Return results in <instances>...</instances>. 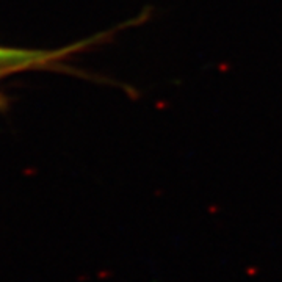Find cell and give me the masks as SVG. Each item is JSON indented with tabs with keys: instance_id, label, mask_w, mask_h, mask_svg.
I'll return each mask as SVG.
<instances>
[{
	"instance_id": "cell-1",
	"label": "cell",
	"mask_w": 282,
	"mask_h": 282,
	"mask_svg": "<svg viewBox=\"0 0 282 282\" xmlns=\"http://www.w3.org/2000/svg\"><path fill=\"white\" fill-rule=\"evenodd\" d=\"M52 58V53L43 50H22L0 47V69H22L28 66H36Z\"/></svg>"
}]
</instances>
